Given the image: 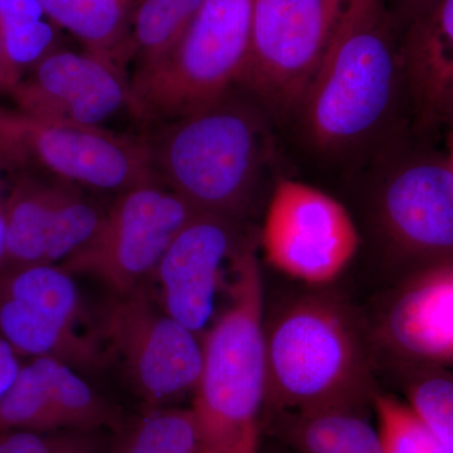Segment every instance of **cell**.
<instances>
[{"label": "cell", "instance_id": "obj_15", "mask_svg": "<svg viewBox=\"0 0 453 453\" xmlns=\"http://www.w3.org/2000/svg\"><path fill=\"white\" fill-rule=\"evenodd\" d=\"M383 338L404 369H453V257L411 268L387 306Z\"/></svg>", "mask_w": 453, "mask_h": 453}, {"label": "cell", "instance_id": "obj_8", "mask_svg": "<svg viewBox=\"0 0 453 453\" xmlns=\"http://www.w3.org/2000/svg\"><path fill=\"white\" fill-rule=\"evenodd\" d=\"M350 0H256L240 85L276 107L303 103Z\"/></svg>", "mask_w": 453, "mask_h": 453}, {"label": "cell", "instance_id": "obj_23", "mask_svg": "<svg viewBox=\"0 0 453 453\" xmlns=\"http://www.w3.org/2000/svg\"><path fill=\"white\" fill-rule=\"evenodd\" d=\"M112 453H202L192 408L151 411L122 434Z\"/></svg>", "mask_w": 453, "mask_h": 453}, {"label": "cell", "instance_id": "obj_31", "mask_svg": "<svg viewBox=\"0 0 453 453\" xmlns=\"http://www.w3.org/2000/svg\"><path fill=\"white\" fill-rule=\"evenodd\" d=\"M451 116L452 127L449 135V153H447L446 160L447 163H449V165L451 166V169L453 170V111L451 112Z\"/></svg>", "mask_w": 453, "mask_h": 453}, {"label": "cell", "instance_id": "obj_33", "mask_svg": "<svg viewBox=\"0 0 453 453\" xmlns=\"http://www.w3.org/2000/svg\"><path fill=\"white\" fill-rule=\"evenodd\" d=\"M127 3H130V0H127Z\"/></svg>", "mask_w": 453, "mask_h": 453}, {"label": "cell", "instance_id": "obj_19", "mask_svg": "<svg viewBox=\"0 0 453 453\" xmlns=\"http://www.w3.org/2000/svg\"><path fill=\"white\" fill-rule=\"evenodd\" d=\"M414 81L426 105L453 111V0L436 7L416 31L411 50Z\"/></svg>", "mask_w": 453, "mask_h": 453}, {"label": "cell", "instance_id": "obj_16", "mask_svg": "<svg viewBox=\"0 0 453 453\" xmlns=\"http://www.w3.org/2000/svg\"><path fill=\"white\" fill-rule=\"evenodd\" d=\"M116 425L118 413L76 369L53 357H33L23 365L13 386L0 399V432L47 434Z\"/></svg>", "mask_w": 453, "mask_h": 453}, {"label": "cell", "instance_id": "obj_26", "mask_svg": "<svg viewBox=\"0 0 453 453\" xmlns=\"http://www.w3.org/2000/svg\"><path fill=\"white\" fill-rule=\"evenodd\" d=\"M0 453H55V440L37 432H0Z\"/></svg>", "mask_w": 453, "mask_h": 453}, {"label": "cell", "instance_id": "obj_22", "mask_svg": "<svg viewBox=\"0 0 453 453\" xmlns=\"http://www.w3.org/2000/svg\"><path fill=\"white\" fill-rule=\"evenodd\" d=\"M44 16L37 0H0V40L22 76L58 50L55 27Z\"/></svg>", "mask_w": 453, "mask_h": 453}, {"label": "cell", "instance_id": "obj_24", "mask_svg": "<svg viewBox=\"0 0 453 453\" xmlns=\"http://www.w3.org/2000/svg\"><path fill=\"white\" fill-rule=\"evenodd\" d=\"M405 404L426 429L453 453V369H404Z\"/></svg>", "mask_w": 453, "mask_h": 453}, {"label": "cell", "instance_id": "obj_27", "mask_svg": "<svg viewBox=\"0 0 453 453\" xmlns=\"http://www.w3.org/2000/svg\"><path fill=\"white\" fill-rule=\"evenodd\" d=\"M19 356L0 333V399L11 389L22 365Z\"/></svg>", "mask_w": 453, "mask_h": 453}, {"label": "cell", "instance_id": "obj_2", "mask_svg": "<svg viewBox=\"0 0 453 453\" xmlns=\"http://www.w3.org/2000/svg\"><path fill=\"white\" fill-rule=\"evenodd\" d=\"M232 89L211 105L142 135L157 181L196 211L228 219L251 201L266 153L264 122Z\"/></svg>", "mask_w": 453, "mask_h": 453}, {"label": "cell", "instance_id": "obj_14", "mask_svg": "<svg viewBox=\"0 0 453 453\" xmlns=\"http://www.w3.org/2000/svg\"><path fill=\"white\" fill-rule=\"evenodd\" d=\"M240 247L232 219L199 211L155 268L163 309L196 335L210 323L223 265Z\"/></svg>", "mask_w": 453, "mask_h": 453}, {"label": "cell", "instance_id": "obj_1", "mask_svg": "<svg viewBox=\"0 0 453 453\" xmlns=\"http://www.w3.org/2000/svg\"><path fill=\"white\" fill-rule=\"evenodd\" d=\"M228 305L203 340L193 414L202 453H259L267 404L264 283L252 247L232 259Z\"/></svg>", "mask_w": 453, "mask_h": 453}, {"label": "cell", "instance_id": "obj_10", "mask_svg": "<svg viewBox=\"0 0 453 453\" xmlns=\"http://www.w3.org/2000/svg\"><path fill=\"white\" fill-rule=\"evenodd\" d=\"M101 335L150 410L195 393L203 369V344L160 309L142 286L110 305Z\"/></svg>", "mask_w": 453, "mask_h": 453}, {"label": "cell", "instance_id": "obj_12", "mask_svg": "<svg viewBox=\"0 0 453 453\" xmlns=\"http://www.w3.org/2000/svg\"><path fill=\"white\" fill-rule=\"evenodd\" d=\"M9 174L4 271L64 262L96 234L107 208L83 188L31 172Z\"/></svg>", "mask_w": 453, "mask_h": 453}, {"label": "cell", "instance_id": "obj_6", "mask_svg": "<svg viewBox=\"0 0 453 453\" xmlns=\"http://www.w3.org/2000/svg\"><path fill=\"white\" fill-rule=\"evenodd\" d=\"M0 154L9 173L31 172L94 192L155 179L142 136L74 127L0 106Z\"/></svg>", "mask_w": 453, "mask_h": 453}, {"label": "cell", "instance_id": "obj_17", "mask_svg": "<svg viewBox=\"0 0 453 453\" xmlns=\"http://www.w3.org/2000/svg\"><path fill=\"white\" fill-rule=\"evenodd\" d=\"M387 231L413 267L453 257V170L446 159L418 160L384 189Z\"/></svg>", "mask_w": 453, "mask_h": 453}, {"label": "cell", "instance_id": "obj_25", "mask_svg": "<svg viewBox=\"0 0 453 453\" xmlns=\"http://www.w3.org/2000/svg\"><path fill=\"white\" fill-rule=\"evenodd\" d=\"M372 403L384 453H451L429 434L404 401L374 395Z\"/></svg>", "mask_w": 453, "mask_h": 453}, {"label": "cell", "instance_id": "obj_3", "mask_svg": "<svg viewBox=\"0 0 453 453\" xmlns=\"http://www.w3.org/2000/svg\"><path fill=\"white\" fill-rule=\"evenodd\" d=\"M267 404L279 413L360 407L362 344L344 310L323 297L288 303L265 326Z\"/></svg>", "mask_w": 453, "mask_h": 453}, {"label": "cell", "instance_id": "obj_13", "mask_svg": "<svg viewBox=\"0 0 453 453\" xmlns=\"http://www.w3.org/2000/svg\"><path fill=\"white\" fill-rule=\"evenodd\" d=\"M20 111L46 120L101 127L129 110L130 81L120 65L98 53L56 50L9 92Z\"/></svg>", "mask_w": 453, "mask_h": 453}, {"label": "cell", "instance_id": "obj_20", "mask_svg": "<svg viewBox=\"0 0 453 453\" xmlns=\"http://www.w3.org/2000/svg\"><path fill=\"white\" fill-rule=\"evenodd\" d=\"M44 14L64 27L89 52L109 57L121 65L129 32L127 0H37Z\"/></svg>", "mask_w": 453, "mask_h": 453}, {"label": "cell", "instance_id": "obj_32", "mask_svg": "<svg viewBox=\"0 0 453 453\" xmlns=\"http://www.w3.org/2000/svg\"><path fill=\"white\" fill-rule=\"evenodd\" d=\"M411 5L423 4V3L427 2V0H407Z\"/></svg>", "mask_w": 453, "mask_h": 453}, {"label": "cell", "instance_id": "obj_18", "mask_svg": "<svg viewBox=\"0 0 453 453\" xmlns=\"http://www.w3.org/2000/svg\"><path fill=\"white\" fill-rule=\"evenodd\" d=\"M279 432L294 453H384L380 429L356 405L280 413Z\"/></svg>", "mask_w": 453, "mask_h": 453}, {"label": "cell", "instance_id": "obj_29", "mask_svg": "<svg viewBox=\"0 0 453 453\" xmlns=\"http://www.w3.org/2000/svg\"><path fill=\"white\" fill-rule=\"evenodd\" d=\"M20 79H22V74L8 58L2 40H0V94L9 95V92L16 88Z\"/></svg>", "mask_w": 453, "mask_h": 453}, {"label": "cell", "instance_id": "obj_34", "mask_svg": "<svg viewBox=\"0 0 453 453\" xmlns=\"http://www.w3.org/2000/svg\"><path fill=\"white\" fill-rule=\"evenodd\" d=\"M275 453H282V452H275Z\"/></svg>", "mask_w": 453, "mask_h": 453}, {"label": "cell", "instance_id": "obj_7", "mask_svg": "<svg viewBox=\"0 0 453 453\" xmlns=\"http://www.w3.org/2000/svg\"><path fill=\"white\" fill-rule=\"evenodd\" d=\"M199 211L157 179L119 193L96 234L59 266L89 276L116 296L139 288L164 253Z\"/></svg>", "mask_w": 453, "mask_h": 453}, {"label": "cell", "instance_id": "obj_5", "mask_svg": "<svg viewBox=\"0 0 453 453\" xmlns=\"http://www.w3.org/2000/svg\"><path fill=\"white\" fill-rule=\"evenodd\" d=\"M396 58L380 0H350L303 98L312 140L342 146L368 133L387 112Z\"/></svg>", "mask_w": 453, "mask_h": 453}, {"label": "cell", "instance_id": "obj_4", "mask_svg": "<svg viewBox=\"0 0 453 453\" xmlns=\"http://www.w3.org/2000/svg\"><path fill=\"white\" fill-rule=\"evenodd\" d=\"M256 0H204L186 32L159 61L136 68L129 111L146 130L184 118L240 85Z\"/></svg>", "mask_w": 453, "mask_h": 453}, {"label": "cell", "instance_id": "obj_28", "mask_svg": "<svg viewBox=\"0 0 453 453\" xmlns=\"http://www.w3.org/2000/svg\"><path fill=\"white\" fill-rule=\"evenodd\" d=\"M9 173L7 163L0 154V275L5 267L7 257V225H5L4 174Z\"/></svg>", "mask_w": 453, "mask_h": 453}, {"label": "cell", "instance_id": "obj_9", "mask_svg": "<svg viewBox=\"0 0 453 453\" xmlns=\"http://www.w3.org/2000/svg\"><path fill=\"white\" fill-rule=\"evenodd\" d=\"M76 283L59 265H35L0 275V333L19 357H53L95 369L104 351L86 329Z\"/></svg>", "mask_w": 453, "mask_h": 453}, {"label": "cell", "instance_id": "obj_30", "mask_svg": "<svg viewBox=\"0 0 453 453\" xmlns=\"http://www.w3.org/2000/svg\"><path fill=\"white\" fill-rule=\"evenodd\" d=\"M55 453H88L76 443L67 440H55Z\"/></svg>", "mask_w": 453, "mask_h": 453}, {"label": "cell", "instance_id": "obj_21", "mask_svg": "<svg viewBox=\"0 0 453 453\" xmlns=\"http://www.w3.org/2000/svg\"><path fill=\"white\" fill-rule=\"evenodd\" d=\"M204 0H142L129 20L121 65L136 68L159 61L186 32Z\"/></svg>", "mask_w": 453, "mask_h": 453}, {"label": "cell", "instance_id": "obj_11", "mask_svg": "<svg viewBox=\"0 0 453 453\" xmlns=\"http://www.w3.org/2000/svg\"><path fill=\"white\" fill-rule=\"evenodd\" d=\"M261 242L267 261L280 273L324 286L335 281L353 261L359 234L338 199L282 179L268 202Z\"/></svg>", "mask_w": 453, "mask_h": 453}]
</instances>
